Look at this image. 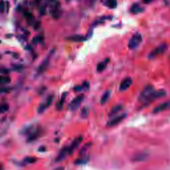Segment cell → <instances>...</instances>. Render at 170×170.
Masks as SVG:
<instances>
[{
    "mask_svg": "<svg viewBox=\"0 0 170 170\" xmlns=\"http://www.w3.org/2000/svg\"><path fill=\"white\" fill-rule=\"evenodd\" d=\"M142 42V36L140 33H136L134 35L129 41L128 47L130 49H135L139 47Z\"/></svg>",
    "mask_w": 170,
    "mask_h": 170,
    "instance_id": "277c9868",
    "label": "cell"
},
{
    "mask_svg": "<svg viewBox=\"0 0 170 170\" xmlns=\"http://www.w3.org/2000/svg\"><path fill=\"white\" fill-rule=\"evenodd\" d=\"M43 39V37H42L41 35H37V36H35V37H34V39H33V42L35 43H35H39V42H42Z\"/></svg>",
    "mask_w": 170,
    "mask_h": 170,
    "instance_id": "83f0119b",
    "label": "cell"
},
{
    "mask_svg": "<svg viewBox=\"0 0 170 170\" xmlns=\"http://www.w3.org/2000/svg\"><path fill=\"white\" fill-rule=\"evenodd\" d=\"M38 151L40 152H45V147H44V146H41V147H39V150H38Z\"/></svg>",
    "mask_w": 170,
    "mask_h": 170,
    "instance_id": "d590c367",
    "label": "cell"
},
{
    "mask_svg": "<svg viewBox=\"0 0 170 170\" xmlns=\"http://www.w3.org/2000/svg\"><path fill=\"white\" fill-rule=\"evenodd\" d=\"M127 116V114L124 113V114H122L118 115V116H116L114 118H112L110 120H109L107 122V126L108 127H113L116 125L119 124L120 122L123 121Z\"/></svg>",
    "mask_w": 170,
    "mask_h": 170,
    "instance_id": "ba28073f",
    "label": "cell"
},
{
    "mask_svg": "<svg viewBox=\"0 0 170 170\" xmlns=\"http://www.w3.org/2000/svg\"><path fill=\"white\" fill-rule=\"evenodd\" d=\"M12 89L10 87H7V86H2L1 88V92L2 93H8L11 91Z\"/></svg>",
    "mask_w": 170,
    "mask_h": 170,
    "instance_id": "f1b7e54d",
    "label": "cell"
},
{
    "mask_svg": "<svg viewBox=\"0 0 170 170\" xmlns=\"http://www.w3.org/2000/svg\"><path fill=\"white\" fill-rule=\"evenodd\" d=\"M11 83V78L8 76H1V79H0V83L1 85L3 86V85H6V84H9Z\"/></svg>",
    "mask_w": 170,
    "mask_h": 170,
    "instance_id": "cb8c5ba5",
    "label": "cell"
},
{
    "mask_svg": "<svg viewBox=\"0 0 170 170\" xmlns=\"http://www.w3.org/2000/svg\"><path fill=\"white\" fill-rule=\"evenodd\" d=\"M54 51H55V49H53L49 53L48 55L47 56L45 57V59L42 61V63H41L40 65L38 67L37 70V73H36V76H39L41 74H43L47 69L49 67V64H50V61H51V58L52 56L53 55L54 53Z\"/></svg>",
    "mask_w": 170,
    "mask_h": 170,
    "instance_id": "7a4b0ae2",
    "label": "cell"
},
{
    "mask_svg": "<svg viewBox=\"0 0 170 170\" xmlns=\"http://www.w3.org/2000/svg\"><path fill=\"white\" fill-rule=\"evenodd\" d=\"M66 39L68 41H70L79 42V43H80V42H84L85 41H86L87 37L83 35L77 34V35H73L67 37V38H66Z\"/></svg>",
    "mask_w": 170,
    "mask_h": 170,
    "instance_id": "4fadbf2b",
    "label": "cell"
},
{
    "mask_svg": "<svg viewBox=\"0 0 170 170\" xmlns=\"http://www.w3.org/2000/svg\"><path fill=\"white\" fill-rule=\"evenodd\" d=\"M1 73H2V74H7L9 73V69H7L2 68V69H1Z\"/></svg>",
    "mask_w": 170,
    "mask_h": 170,
    "instance_id": "1f68e13d",
    "label": "cell"
},
{
    "mask_svg": "<svg viewBox=\"0 0 170 170\" xmlns=\"http://www.w3.org/2000/svg\"><path fill=\"white\" fill-rule=\"evenodd\" d=\"M89 89H90V83L88 81H84L80 85H77V86H74V90L75 92L87 91L89 90Z\"/></svg>",
    "mask_w": 170,
    "mask_h": 170,
    "instance_id": "5bb4252c",
    "label": "cell"
},
{
    "mask_svg": "<svg viewBox=\"0 0 170 170\" xmlns=\"http://www.w3.org/2000/svg\"><path fill=\"white\" fill-rule=\"evenodd\" d=\"M89 161V157H83L81 158L77 159V160L74 162V163L76 165H84L86 164Z\"/></svg>",
    "mask_w": 170,
    "mask_h": 170,
    "instance_id": "d4e9b609",
    "label": "cell"
},
{
    "mask_svg": "<svg viewBox=\"0 0 170 170\" xmlns=\"http://www.w3.org/2000/svg\"><path fill=\"white\" fill-rule=\"evenodd\" d=\"M36 128H35L34 125H30V126H27L26 127L23 128L21 130V134L22 135H27L29 136L35 130Z\"/></svg>",
    "mask_w": 170,
    "mask_h": 170,
    "instance_id": "ac0fdd59",
    "label": "cell"
},
{
    "mask_svg": "<svg viewBox=\"0 0 170 170\" xmlns=\"http://www.w3.org/2000/svg\"><path fill=\"white\" fill-rule=\"evenodd\" d=\"M122 108H123V106H122V105H116V106H114V107L111 109L110 113H109L108 116L110 118L113 117L114 116H115V115L117 114L119 112H120Z\"/></svg>",
    "mask_w": 170,
    "mask_h": 170,
    "instance_id": "d6986e66",
    "label": "cell"
},
{
    "mask_svg": "<svg viewBox=\"0 0 170 170\" xmlns=\"http://www.w3.org/2000/svg\"><path fill=\"white\" fill-rule=\"evenodd\" d=\"M144 11V7L140 6V5L138 3H134L132 5L130 9V12L133 14H138V13L143 12Z\"/></svg>",
    "mask_w": 170,
    "mask_h": 170,
    "instance_id": "2e32d148",
    "label": "cell"
},
{
    "mask_svg": "<svg viewBox=\"0 0 170 170\" xmlns=\"http://www.w3.org/2000/svg\"><path fill=\"white\" fill-rule=\"evenodd\" d=\"M109 61H110V59L109 58H106L104 61L100 62L97 64V67H96V70H97L98 73H101L103 70H105L106 67L108 66Z\"/></svg>",
    "mask_w": 170,
    "mask_h": 170,
    "instance_id": "9a60e30c",
    "label": "cell"
},
{
    "mask_svg": "<svg viewBox=\"0 0 170 170\" xmlns=\"http://www.w3.org/2000/svg\"><path fill=\"white\" fill-rule=\"evenodd\" d=\"M83 140V138L82 136H79L74 139V140L72 141L71 144L69 146V155H72L74 153V151L79 147V145L81 144Z\"/></svg>",
    "mask_w": 170,
    "mask_h": 170,
    "instance_id": "52a82bcc",
    "label": "cell"
},
{
    "mask_svg": "<svg viewBox=\"0 0 170 170\" xmlns=\"http://www.w3.org/2000/svg\"><path fill=\"white\" fill-rule=\"evenodd\" d=\"M53 99H54V96H53V94L49 95V96L46 98L45 102H43L41 104H40V105H39L38 108H37V113H38V114H42V113L44 112L45 110L47 108H49V106H51Z\"/></svg>",
    "mask_w": 170,
    "mask_h": 170,
    "instance_id": "8992f818",
    "label": "cell"
},
{
    "mask_svg": "<svg viewBox=\"0 0 170 170\" xmlns=\"http://www.w3.org/2000/svg\"><path fill=\"white\" fill-rule=\"evenodd\" d=\"M67 155H69V146H64L60 150L59 154L55 158V162H62L66 158Z\"/></svg>",
    "mask_w": 170,
    "mask_h": 170,
    "instance_id": "9c48e42d",
    "label": "cell"
},
{
    "mask_svg": "<svg viewBox=\"0 0 170 170\" xmlns=\"http://www.w3.org/2000/svg\"><path fill=\"white\" fill-rule=\"evenodd\" d=\"M153 1H154V0H142L143 3H145V4H148V3H152Z\"/></svg>",
    "mask_w": 170,
    "mask_h": 170,
    "instance_id": "e575fe53",
    "label": "cell"
},
{
    "mask_svg": "<svg viewBox=\"0 0 170 170\" xmlns=\"http://www.w3.org/2000/svg\"><path fill=\"white\" fill-rule=\"evenodd\" d=\"M42 134V130L40 128H36L35 130L29 136H28V138H27V142H32V141H35L37 139L39 138L41 136Z\"/></svg>",
    "mask_w": 170,
    "mask_h": 170,
    "instance_id": "30bf717a",
    "label": "cell"
},
{
    "mask_svg": "<svg viewBox=\"0 0 170 170\" xmlns=\"http://www.w3.org/2000/svg\"><path fill=\"white\" fill-rule=\"evenodd\" d=\"M21 69H22V66L21 65H19V64L13 65V69L14 70H21Z\"/></svg>",
    "mask_w": 170,
    "mask_h": 170,
    "instance_id": "4dcf8cb0",
    "label": "cell"
},
{
    "mask_svg": "<svg viewBox=\"0 0 170 170\" xmlns=\"http://www.w3.org/2000/svg\"><path fill=\"white\" fill-rule=\"evenodd\" d=\"M89 114V109L87 107H84L81 110L80 116L83 118H86Z\"/></svg>",
    "mask_w": 170,
    "mask_h": 170,
    "instance_id": "484cf974",
    "label": "cell"
},
{
    "mask_svg": "<svg viewBox=\"0 0 170 170\" xmlns=\"http://www.w3.org/2000/svg\"><path fill=\"white\" fill-rule=\"evenodd\" d=\"M90 144H86L85 145V146H84L83 147V148L81 149V150H80V153H83V152H85V151H86V150H87V148H89V147H90Z\"/></svg>",
    "mask_w": 170,
    "mask_h": 170,
    "instance_id": "f546056e",
    "label": "cell"
},
{
    "mask_svg": "<svg viewBox=\"0 0 170 170\" xmlns=\"http://www.w3.org/2000/svg\"><path fill=\"white\" fill-rule=\"evenodd\" d=\"M147 155L145 153H139L135 155L132 157V161L133 162H141L147 158Z\"/></svg>",
    "mask_w": 170,
    "mask_h": 170,
    "instance_id": "ffe728a7",
    "label": "cell"
},
{
    "mask_svg": "<svg viewBox=\"0 0 170 170\" xmlns=\"http://www.w3.org/2000/svg\"><path fill=\"white\" fill-rule=\"evenodd\" d=\"M105 3V6L110 9H115L117 7L116 0H106Z\"/></svg>",
    "mask_w": 170,
    "mask_h": 170,
    "instance_id": "7402d4cb",
    "label": "cell"
},
{
    "mask_svg": "<svg viewBox=\"0 0 170 170\" xmlns=\"http://www.w3.org/2000/svg\"><path fill=\"white\" fill-rule=\"evenodd\" d=\"M167 46L166 43L160 45V46L156 47V49H153V50L150 53V54H149L148 56L149 59H155L156 57H157V56L163 54V53L167 50Z\"/></svg>",
    "mask_w": 170,
    "mask_h": 170,
    "instance_id": "5b68a950",
    "label": "cell"
},
{
    "mask_svg": "<svg viewBox=\"0 0 170 170\" xmlns=\"http://www.w3.org/2000/svg\"><path fill=\"white\" fill-rule=\"evenodd\" d=\"M37 158L34 157H31V156H28V157H25L23 160V163L25 164H33L37 162Z\"/></svg>",
    "mask_w": 170,
    "mask_h": 170,
    "instance_id": "603a6c76",
    "label": "cell"
},
{
    "mask_svg": "<svg viewBox=\"0 0 170 170\" xmlns=\"http://www.w3.org/2000/svg\"><path fill=\"white\" fill-rule=\"evenodd\" d=\"M67 92H64L63 94H62L61 97V99L59 100V101H58L56 104V109L59 111H61V110H63V105H64V101H65L66 97H67Z\"/></svg>",
    "mask_w": 170,
    "mask_h": 170,
    "instance_id": "e0dca14e",
    "label": "cell"
},
{
    "mask_svg": "<svg viewBox=\"0 0 170 170\" xmlns=\"http://www.w3.org/2000/svg\"><path fill=\"white\" fill-rule=\"evenodd\" d=\"M170 109V100L169 101L166 102H163L162 104H160V105L156 106L154 109L153 110V114H157V113H160L162 111H164V110H169Z\"/></svg>",
    "mask_w": 170,
    "mask_h": 170,
    "instance_id": "8fae6325",
    "label": "cell"
},
{
    "mask_svg": "<svg viewBox=\"0 0 170 170\" xmlns=\"http://www.w3.org/2000/svg\"><path fill=\"white\" fill-rule=\"evenodd\" d=\"M9 105H7V103H3V105H2V106H1V109H0L1 113H4L7 112L9 110Z\"/></svg>",
    "mask_w": 170,
    "mask_h": 170,
    "instance_id": "4316f807",
    "label": "cell"
},
{
    "mask_svg": "<svg viewBox=\"0 0 170 170\" xmlns=\"http://www.w3.org/2000/svg\"><path fill=\"white\" fill-rule=\"evenodd\" d=\"M133 83V80L131 77H126L121 82L120 85V91H124L127 90L130 87Z\"/></svg>",
    "mask_w": 170,
    "mask_h": 170,
    "instance_id": "7c38bea8",
    "label": "cell"
},
{
    "mask_svg": "<svg viewBox=\"0 0 170 170\" xmlns=\"http://www.w3.org/2000/svg\"><path fill=\"white\" fill-rule=\"evenodd\" d=\"M41 25V22L40 21H37L35 23L34 25V28L35 30H37V29H38L39 28V27H40Z\"/></svg>",
    "mask_w": 170,
    "mask_h": 170,
    "instance_id": "d6a6232c",
    "label": "cell"
},
{
    "mask_svg": "<svg viewBox=\"0 0 170 170\" xmlns=\"http://www.w3.org/2000/svg\"><path fill=\"white\" fill-rule=\"evenodd\" d=\"M2 3H1V10H2V12L3 13L5 10V4H4V2H3V0H2Z\"/></svg>",
    "mask_w": 170,
    "mask_h": 170,
    "instance_id": "836d02e7",
    "label": "cell"
},
{
    "mask_svg": "<svg viewBox=\"0 0 170 170\" xmlns=\"http://www.w3.org/2000/svg\"><path fill=\"white\" fill-rule=\"evenodd\" d=\"M166 94V92L165 90H156L152 85H147L141 92L138 98V100L146 106V105H148L152 102L156 100V99L163 97Z\"/></svg>",
    "mask_w": 170,
    "mask_h": 170,
    "instance_id": "6da1fadb",
    "label": "cell"
},
{
    "mask_svg": "<svg viewBox=\"0 0 170 170\" xmlns=\"http://www.w3.org/2000/svg\"><path fill=\"white\" fill-rule=\"evenodd\" d=\"M110 94H111L110 90H106L105 92V93L102 94V96L101 98H100V104L102 105H104L107 102L108 100L110 98Z\"/></svg>",
    "mask_w": 170,
    "mask_h": 170,
    "instance_id": "44dd1931",
    "label": "cell"
},
{
    "mask_svg": "<svg viewBox=\"0 0 170 170\" xmlns=\"http://www.w3.org/2000/svg\"><path fill=\"white\" fill-rule=\"evenodd\" d=\"M84 100V95L83 94H79L77 96L72 100V101L68 105V109L70 111H75L81 105L83 100Z\"/></svg>",
    "mask_w": 170,
    "mask_h": 170,
    "instance_id": "3957f363",
    "label": "cell"
}]
</instances>
